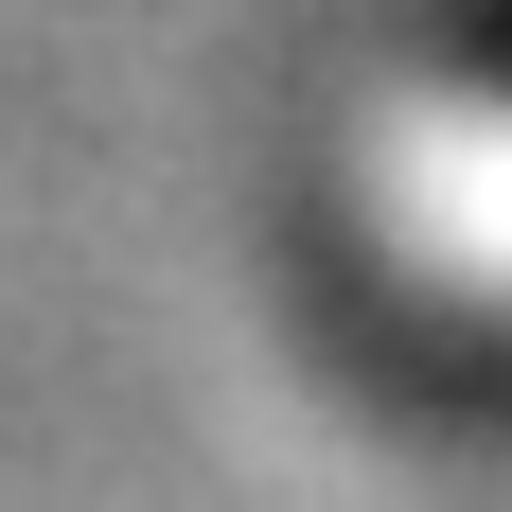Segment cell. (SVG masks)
<instances>
[{
    "label": "cell",
    "instance_id": "6da1fadb",
    "mask_svg": "<svg viewBox=\"0 0 512 512\" xmlns=\"http://www.w3.org/2000/svg\"><path fill=\"white\" fill-rule=\"evenodd\" d=\"M407 212L460 248L477 301H512V71H460V89L407 124Z\"/></svg>",
    "mask_w": 512,
    "mask_h": 512
}]
</instances>
